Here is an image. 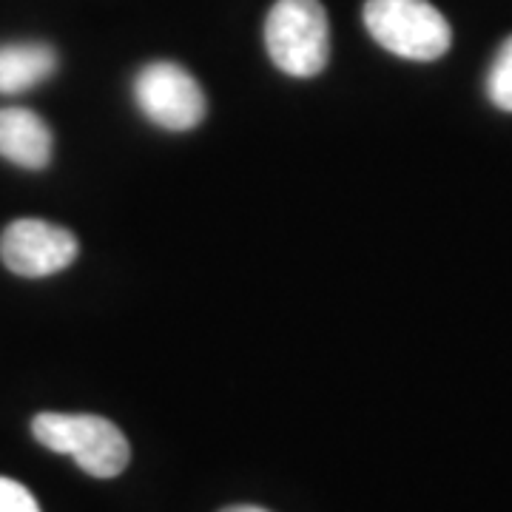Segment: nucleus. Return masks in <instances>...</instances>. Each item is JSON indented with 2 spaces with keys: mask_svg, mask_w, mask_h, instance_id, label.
Returning <instances> with one entry per match:
<instances>
[{
  "mask_svg": "<svg viewBox=\"0 0 512 512\" xmlns=\"http://www.w3.org/2000/svg\"><path fill=\"white\" fill-rule=\"evenodd\" d=\"M35 439L94 478H114L128 467L131 447L114 421L92 413H40L32 421Z\"/></svg>",
  "mask_w": 512,
  "mask_h": 512,
  "instance_id": "obj_1",
  "label": "nucleus"
},
{
  "mask_svg": "<svg viewBox=\"0 0 512 512\" xmlns=\"http://www.w3.org/2000/svg\"><path fill=\"white\" fill-rule=\"evenodd\" d=\"M265 46L279 72L316 77L330 60L325 6L319 0H276L265 20Z\"/></svg>",
  "mask_w": 512,
  "mask_h": 512,
  "instance_id": "obj_2",
  "label": "nucleus"
},
{
  "mask_svg": "<svg viewBox=\"0 0 512 512\" xmlns=\"http://www.w3.org/2000/svg\"><path fill=\"white\" fill-rule=\"evenodd\" d=\"M365 26L390 55L419 63L439 60L453 43L447 18L427 0H367Z\"/></svg>",
  "mask_w": 512,
  "mask_h": 512,
  "instance_id": "obj_3",
  "label": "nucleus"
},
{
  "mask_svg": "<svg viewBox=\"0 0 512 512\" xmlns=\"http://www.w3.org/2000/svg\"><path fill=\"white\" fill-rule=\"evenodd\" d=\"M134 100L154 126L188 131L205 117V94L177 63H151L134 80Z\"/></svg>",
  "mask_w": 512,
  "mask_h": 512,
  "instance_id": "obj_4",
  "label": "nucleus"
},
{
  "mask_svg": "<svg viewBox=\"0 0 512 512\" xmlns=\"http://www.w3.org/2000/svg\"><path fill=\"white\" fill-rule=\"evenodd\" d=\"M80 254V245L69 228L55 222L18 220L0 237V259L12 274L26 279L60 274Z\"/></svg>",
  "mask_w": 512,
  "mask_h": 512,
  "instance_id": "obj_5",
  "label": "nucleus"
},
{
  "mask_svg": "<svg viewBox=\"0 0 512 512\" xmlns=\"http://www.w3.org/2000/svg\"><path fill=\"white\" fill-rule=\"evenodd\" d=\"M55 137L46 120L29 109H0V157L20 168H46Z\"/></svg>",
  "mask_w": 512,
  "mask_h": 512,
  "instance_id": "obj_6",
  "label": "nucleus"
},
{
  "mask_svg": "<svg viewBox=\"0 0 512 512\" xmlns=\"http://www.w3.org/2000/svg\"><path fill=\"white\" fill-rule=\"evenodd\" d=\"M57 69V52L46 43L0 46V94H23L49 80Z\"/></svg>",
  "mask_w": 512,
  "mask_h": 512,
  "instance_id": "obj_7",
  "label": "nucleus"
},
{
  "mask_svg": "<svg viewBox=\"0 0 512 512\" xmlns=\"http://www.w3.org/2000/svg\"><path fill=\"white\" fill-rule=\"evenodd\" d=\"M487 94L501 111H512V37L504 40L487 77Z\"/></svg>",
  "mask_w": 512,
  "mask_h": 512,
  "instance_id": "obj_8",
  "label": "nucleus"
},
{
  "mask_svg": "<svg viewBox=\"0 0 512 512\" xmlns=\"http://www.w3.org/2000/svg\"><path fill=\"white\" fill-rule=\"evenodd\" d=\"M0 512H40V507L20 481L0 478Z\"/></svg>",
  "mask_w": 512,
  "mask_h": 512,
  "instance_id": "obj_9",
  "label": "nucleus"
},
{
  "mask_svg": "<svg viewBox=\"0 0 512 512\" xmlns=\"http://www.w3.org/2000/svg\"><path fill=\"white\" fill-rule=\"evenodd\" d=\"M222 512H268V510H262V507H251V504H239V507H225Z\"/></svg>",
  "mask_w": 512,
  "mask_h": 512,
  "instance_id": "obj_10",
  "label": "nucleus"
}]
</instances>
